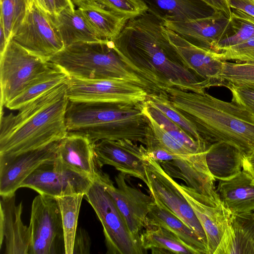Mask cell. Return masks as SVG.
Wrapping results in <instances>:
<instances>
[{
    "instance_id": "obj_28",
    "label": "cell",
    "mask_w": 254,
    "mask_h": 254,
    "mask_svg": "<svg viewBox=\"0 0 254 254\" xmlns=\"http://www.w3.org/2000/svg\"><path fill=\"white\" fill-rule=\"evenodd\" d=\"M140 239L143 249L153 254H195L176 234L159 225H146Z\"/></svg>"
},
{
    "instance_id": "obj_16",
    "label": "cell",
    "mask_w": 254,
    "mask_h": 254,
    "mask_svg": "<svg viewBox=\"0 0 254 254\" xmlns=\"http://www.w3.org/2000/svg\"><path fill=\"white\" fill-rule=\"evenodd\" d=\"M94 148L99 167L112 166L118 171L148 184L146 163L148 155L144 145H137L129 139H103L95 143Z\"/></svg>"
},
{
    "instance_id": "obj_38",
    "label": "cell",
    "mask_w": 254,
    "mask_h": 254,
    "mask_svg": "<svg viewBox=\"0 0 254 254\" xmlns=\"http://www.w3.org/2000/svg\"><path fill=\"white\" fill-rule=\"evenodd\" d=\"M217 56L222 61L235 60L245 63L254 64V37L229 47L217 53Z\"/></svg>"
},
{
    "instance_id": "obj_21",
    "label": "cell",
    "mask_w": 254,
    "mask_h": 254,
    "mask_svg": "<svg viewBox=\"0 0 254 254\" xmlns=\"http://www.w3.org/2000/svg\"><path fill=\"white\" fill-rule=\"evenodd\" d=\"M94 144L85 134L68 132L59 142L56 159L65 167L94 180L102 172L95 161Z\"/></svg>"
},
{
    "instance_id": "obj_29",
    "label": "cell",
    "mask_w": 254,
    "mask_h": 254,
    "mask_svg": "<svg viewBox=\"0 0 254 254\" xmlns=\"http://www.w3.org/2000/svg\"><path fill=\"white\" fill-rule=\"evenodd\" d=\"M76 5L105 39L113 40L128 21L89 0H84Z\"/></svg>"
},
{
    "instance_id": "obj_32",
    "label": "cell",
    "mask_w": 254,
    "mask_h": 254,
    "mask_svg": "<svg viewBox=\"0 0 254 254\" xmlns=\"http://www.w3.org/2000/svg\"><path fill=\"white\" fill-rule=\"evenodd\" d=\"M83 194L56 197L61 213L64 237L65 254H72L74 236Z\"/></svg>"
},
{
    "instance_id": "obj_23",
    "label": "cell",
    "mask_w": 254,
    "mask_h": 254,
    "mask_svg": "<svg viewBox=\"0 0 254 254\" xmlns=\"http://www.w3.org/2000/svg\"><path fill=\"white\" fill-rule=\"evenodd\" d=\"M154 198L155 202L147 215L145 225L164 227L176 234L195 254H209L208 247L196 234L159 200Z\"/></svg>"
},
{
    "instance_id": "obj_9",
    "label": "cell",
    "mask_w": 254,
    "mask_h": 254,
    "mask_svg": "<svg viewBox=\"0 0 254 254\" xmlns=\"http://www.w3.org/2000/svg\"><path fill=\"white\" fill-rule=\"evenodd\" d=\"M29 254H65L61 213L56 199L39 194L32 203Z\"/></svg>"
},
{
    "instance_id": "obj_1",
    "label": "cell",
    "mask_w": 254,
    "mask_h": 254,
    "mask_svg": "<svg viewBox=\"0 0 254 254\" xmlns=\"http://www.w3.org/2000/svg\"><path fill=\"white\" fill-rule=\"evenodd\" d=\"M163 26V21L147 11L129 19L112 41L126 64L160 92L173 87L204 93L209 84L186 67Z\"/></svg>"
},
{
    "instance_id": "obj_11",
    "label": "cell",
    "mask_w": 254,
    "mask_h": 254,
    "mask_svg": "<svg viewBox=\"0 0 254 254\" xmlns=\"http://www.w3.org/2000/svg\"><path fill=\"white\" fill-rule=\"evenodd\" d=\"M67 84L70 102L137 104L146 101L148 95L142 87L121 79L70 77Z\"/></svg>"
},
{
    "instance_id": "obj_10",
    "label": "cell",
    "mask_w": 254,
    "mask_h": 254,
    "mask_svg": "<svg viewBox=\"0 0 254 254\" xmlns=\"http://www.w3.org/2000/svg\"><path fill=\"white\" fill-rule=\"evenodd\" d=\"M148 155L156 160L172 178L184 180L188 187L214 200H220L214 186L215 178L206 160L207 152L193 155L170 153L152 143L146 147Z\"/></svg>"
},
{
    "instance_id": "obj_31",
    "label": "cell",
    "mask_w": 254,
    "mask_h": 254,
    "mask_svg": "<svg viewBox=\"0 0 254 254\" xmlns=\"http://www.w3.org/2000/svg\"><path fill=\"white\" fill-rule=\"evenodd\" d=\"M229 29L216 47L219 53L233 46L254 37V17L237 9L231 8Z\"/></svg>"
},
{
    "instance_id": "obj_24",
    "label": "cell",
    "mask_w": 254,
    "mask_h": 254,
    "mask_svg": "<svg viewBox=\"0 0 254 254\" xmlns=\"http://www.w3.org/2000/svg\"><path fill=\"white\" fill-rule=\"evenodd\" d=\"M150 12L162 20L187 21L202 18L215 11L201 0H143Z\"/></svg>"
},
{
    "instance_id": "obj_47",
    "label": "cell",
    "mask_w": 254,
    "mask_h": 254,
    "mask_svg": "<svg viewBox=\"0 0 254 254\" xmlns=\"http://www.w3.org/2000/svg\"><path fill=\"white\" fill-rule=\"evenodd\" d=\"M243 169L248 171L254 177V165H248L243 163Z\"/></svg>"
},
{
    "instance_id": "obj_33",
    "label": "cell",
    "mask_w": 254,
    "mask_h": 254,
    "mask_svg": "<svg viewBox=\"0 0 254 254\" xmlns=\"http://www.w3.org/2000/svg\"><path fill=\"white\" fill-rule=\"evenodd\" d=\"M142 104L159 125L191 154H200L207 151L210 144L204 141H198L192 138L147 100Z\"/></svg>"
},
{
    "instance_id": "obj_45",
    "label": "cell",
    "mask_w": 254,
    "mask_h": 254,
    "mask_svg": "<svg viewBox=\"0 0 254 254\" xmlns=\"http://www.w3.org/2000/svg\"><path fill=\"white\" fill-rule=\"evenodd\" d=\"M43 11L50 14L44 0H32ZM51 15V14H50Z\"/></svg>"
},
{
    "instance_id": "obj_42",
    "label": "cell",
    "mask_w": 254,
    "mask_h": 254,
    "mask_svg": "<svg viewBox=\"0 0 254 254\" xmlns=\"http://www.w3.org/2000/svg\"><path fill=\"white\" fill-rule=\"evenodd\" d=\"M231 8L240 10L254 17V0H227Z\"/></svg>"
},
{
    "instance_id": "obj_34",
    "label": "cell",
    "mask_w": 254,
    "mask_h": 254,
    "mask_svg": "<svg viewBox=\"0 0 254 254\" xmlns=\"http://www.w3.org/2000/svg\"><path fill=\"white\" fill-rule=\"evenodd\" d=\"M147 100L192 138L198 141L206 142L201 137L194 125L173 106L166 92L149 94Z\"/></svg>"
},
{
    "instance_id": "obj_27",
    "label": "cell",
    "mask_w": 254,
    "mask_h": 254,
    "mask_svg": "<svg viewBox=\"0 0 254 254\" xmlns=\"http://www.w3.org/2000/svg\"><path fill=\"white\" fill-rule=\"evenodd\" d=\"M69 78L66 72L53 63L49 69L33 79L4 107L11 110H18L51 89L66 82Z\"/></svg>"
},
{
    "instance_id": "obj_19",
    "label": "cell",
    "mask_w": 254,
    "mask_h": 254,
    "mask_svg": "<svg viewBox=\"0 0 254 254\" xmlns=\"http://www.w3.org/2000/svg\"><path fill=\"white\" fill-rule=\"evenodd\" d=\"M163 30L187 68L210 87L224 85L220 79L223 61L217 53L193 45L164 25Z\"/></svg>"
},
{
    "instance_id": "obj_44",
    "label": "cell",
    "mask_w": 254,
    "mask_h": 254,
    "mask_svg": "<svg viewBox=\"0 0 254 254\" xmlns=\"http://www.w3.org/2000/svg\"><path fill=\"white\" fill-rule=\"evenodd\" d=\"M9 42L7 41L2 23L0 21V55H2L6 49Z\"/></svg>"
},
{
    "instance_id": "obj_17",
    "label": "cell",
    "mask_w": 254,
    "mask_h": 254,
    "mask_svg": "<svg viewBox=\"0 0 254 254\" xmlns=\"http://www.w3.org/2000/svg\"><path fill=\"white\" fill-rule=\"evenodd\" d=\"M60 141L16 155L0 156V195L15 193L35 169L55 159Z\"/></svg>"
},
{
    "instance_id": "obj_7",
    "label": "cell",
    "mask_w": 254,
    "mask_h": 254,
    "mask_svg": "<svg viewBox=\"0 0 254 254\" xmlns=\"http://www.w3.org/2000/svg\"><path fill=\"white\" fill-rule=\"evenodd\" d=\"M52 65L11 39L0 55V110Z\"/></svg>"
},
{
    "instance_id": "obj_43",
    "label": "cell",
    "mask_w": 254,
    "mask_h": 254,
    "mask_svg": "<svg viewBox=\"0 0 254 254\" xmlns=\"http://www.w3.org/2000/svg\"><path fill=\"white\" fill-rule=\"evenodd\" d=\"M215 11H221L230 18L231 8L227 0H201Z\"/></svg>"
},
{
    "instance_id": "obj_18",
    "label": "cell",
    "mask_w": 254,
    "mask_h": 254,
    "mask_svg": "<svg viewBox=\"0 0 254 254\" xmlns=\"http://www.w3.org/2000/svg\"><path fill=\"white\" fill-rule=\"evenodd\" d=\"M163 25L198 47L215 52L216 47L229 29L230 19L221 11L187 21L162 20Z\"/></svg>"
},
{
    "instance_id": "obj_13",
    "label": "cell",
    "mask_w": 254,
    "mask_h": 254,
    "mask_svg": "<svg viewBox=\"0 0 254 254\" xmlns=\"http://www.w3.org/2000/svg\"><path fill=\"white\" fill-rule=\"evenodd\" d=\"M94 180L72 171L56 158L35 169L22 183L20 188L31 189L41 195L54 197L85 194Z\"/></svg>"
},
{
    "instance_id": "obj_2",
    "label": "cell",
    "mask_w": 254,
    "mask_h": 254,
    "mask_svg": "<svg viewBox=\"0 0 254 254\" xmlns=\"http://www.w3.org/2000/svg\"><path fill=\"white\" fill-rule=\"evenodd\" d=\"M67 82L27 104L16 114L0 112V156L16 155L65 137L69 102Z\"/></svg>"
},
{
    "instance_id": "obj_3",
    "label": "cell",
    "mask_w": 254,
    "mask_h": 254,
    "mask_svg": "<svg viewBox=\"0 0 254 254\" xmlns=\"http://www.w3.org/2000/svg\"><path fill=\"white\" fill-rule=\"evenodd\" d=\"M173 106L195 127L208 144L224 142L248 157L254 151V117L235 101L226 102L205 92L170 87L165 90Z\"/></svg>"
},
{
    "instance_id": "obj_22",
    "label": "cell",
    "mask_w": 254,
    "mask_h": 254,
    "mask_svg": "<svg viewBox=\"0 0 254 254\" xmlns=\"http://www.w3.org/2000/svg\"><path fill=\"white\" fill-rule=\"evenodd\" d=\"M216 190L232 214L254 211V177L246 170L230 180L219 181Z\"/></svg>"
},
{
    "instance_id": "obj_39",
    "label": "cell",
    "mask_w": 254,
    "mask_h": 254,
    "mask_svg": "<svg viewBox=\"0 0 254 254\" xmlns=\"http://www.w3.org/2000/svg\"><path fill=\"white\" fill-rule=\"evenodd\" d=\"M233 100L244 107L254 117V83H226Z\"/></svg>"
},
{
    "instance_id": "obj_5",
    "label": "cell",
    "mask_w": 254,
    "mask_h": 254,
    "mask_svg": "<svg viewBox=\"0 0 254 254\" xmlns=\"http://www.w3.org/2000/svg\"><path fill=\"white\" fill-rule=\"evenodd\" d=\"M49 61L70 77L84 79H121L142 87L148 94L160 92L126 64L113 42L108 39L73 43L53 56Z\"/></svg>"
},
{
    "instance_id": "obj_14",
    "label": "cell",
    "mask_w": 254,
    "mask_h": 254,
    "mask_svg": "<svg viewBox=\"0 0 254 254\" xmlns=\"http://www.w3.org/2000/svg\"><path fill=\"white\" fill-rule=\"evenodd\" d=\"M127 176L120 172L115 177L117 187L107 174L102 172L100 180L124 217L130 233L141 245L140 236L144 229L150 207L155 201L152 195H147L128 185Z\"/></svg>"
},
{
    "instance_id": "obj_46",
    "label": "cell",
    "mask_w": 254,
    "mask_h": 254,
    "mask_svg": "<svg viewBox=\"0 0 254 254\" xmlns=\"http://www.w3.org/2000/svg\"><path fill=\"white\" fill-rule=\"evenodd\" d=\"M244 163L248 165H254V151L250 155L245 157Z\"/></svg>"
},
{
    "instance_id": "obj_35",
    "label": "cell",
    "mask_w": 254,
    "mask_h": 254,
    "mask_svg": "<svg viewBox=\"0 0 254 254\" xmlns=\"http://www.w3.org/2000/svg\"><path fill=\"white\" fill-rule=\"evenodd\" d=\"M30 0H0V21L9 41L23 22Z\"/></svg>"
},
{
    "instance_id": "obj_8",
    "label": "cell",
    "mask_w": 254,
    "mask_h": 254,
    "mask_svg": "<svg viewBox=\"0 0 254 254\" xmlns=\"http://www.w3.org/2000/svg\"><path fill=\"white\" fill-rule=\"evenodd\" d=\"M174 183L188 201L207 237L209 254H227L232 239L231 212L214 200L182 184Z\"/></svg>"
},
{
    "instance_id": "obj_6",
    "label": "cell",
    "mask_w": 254,
    "mask_h": 254,
    "mask_svg": "<svg viewBox=\"0 0 254 254\" xmlns=\"http://www.w3.org/2000/svg\"><path fill=\"white\" fill-rule=\"evenodd\" d=\"M101 173L94 180L84 196L102 225L107 254H144L145 251L130 233L124 217L103 185Z\"/></svg>"
},
{
    "instance_id": "obj_49",
    "label": "cell",
    "mask_w": 254,
    "mask_h": 254,
    "mask_svg": "<svg viewBox=\"0 0 254 254\" xmlns=\"http://www.w3.org/2000/svg\"></svg>"
},
{
    "instance_id": "obj_36",
    "label": "cell",
    "mask_w": 254,
    "mask_h": 254,
    "mask_svg": "<svg viewBox=\"0 0 254 254\" xmlns=\"http://www.w3.org/2000/svg\"><path fill=\"white\" fill-rule=\"evenodd\" d=\"M127 20L148 10L143 0H89Z\"/></svg>"
},
{
    "instance_id": "obj_40",
    "label": "cell",
    "mask_w": 254,
    "mask_h": 254,
    "mask_svg": "<svg viewBox=\"0 0 254 254\" xmlns=\"http://www.w3.org/2000/svg\"><path fill=\"white\" fill-rule=\"evenodd\" d=\"M91 246V241L88 232L82 228H77L72 254H89Z\"/></svg>"
},
{
    "instance_id": "obj_30",
    "label": "cell",
    "mask_w": 254,
    "mask_h": 254,
    "mask_svg": "<svg viewBox=\"0 0 254 254\" xmlns=\"http://www.w3.org/2000/svg\"><path fill=\"white\" fill-rule=\"evenodd\" d=\"M232 239L227 254H254V211L232 214Z\"/></svg>"
},
{
    "instance_id": "obj_37",
    "label": "cell",
    "mask_w": 254,
    "mask_h": 254,
    "mask_svg": "<svg viewBox=\"0 0 254 254\" xmlns=\"http://www.w3.org/2000/svg\"><path fill=\"white\" fill-rule=\"evenodd\" d=\"M220 79L224 86L226 83H254V64L223 61Z\"/></svg>"
},
{
    "instance_id": "obj_25",
    "label": "cell",
    "mask_w": 254,
    "mask_h": 254,
    "mask_svg": "<svg viewBox=\"0 0 254 254\" xmlns=\"http://www.w3.org/2000/svg\"><path fill=\"white\" fill-rule=\"evenodd\" d=\"M52 17L64 47L79 42H98L105 40L78 8L64 9Z\"/></svg>"
},
{
    "instance_id": "obj_20",
    "label": "cell",
    "mask_w": 254,
    "mask_h": 254,
    "mask_svg": "<svg viewBox=\"0 0 254 254\" xmlns=\"http://www.w3.org/2000/svg\"><path fill=\"white\" fill-rule=\"evenodd\" d=\"M15 196H0V250L4 254H29L30 230L22 221V203L16 204Z\"/></svg>"
},
{
    "instance_id": "obj_15",
    "label": "cell",
    "mask_w": 254,
    "mask_h": 254,
    "mask_svg": "<svg viewBox=\"0 0 254 254\" xmlns=\"http://www.w3.org/2000/svg\"><path fill=\"white\" fill-rule=\"evenodd\" d=\"M146 176L151 195L156 197L198 236L208 247L205 233L190 205L159 163L148 157Z\"/></svg>"
},
{
    "instance_id": "obj_41",
    "label": "cell",
    "mask_w": 254,
    "mask_h": 254,
    "mask_svg": "<svg viewBox=\"0 0 254 254\" xmlns=\"http://www.w3.org/2000/svg\"><path fill=\"white\" fill-rule=\"evenodd\" d=\"M51 15L55 17L65 8L75 9L70 0H44Z\"/></svg>"
},
{
    "instance_id": "obj_12",
    "label": "cell",
    "mask_w": 254,
    "mask_h": 254,
    "mask_svg": "<svg viewBox=\"0 0 254 254\" xmlns=\"http://www.w3.org/2000/svg\"><path fill=\"white\" fill-rule=\"evenodd\" d=\"M12 39L30 53L49 61L64 45L52 16L30 0L26 16Z\"/></svg>"
},
{
    "instance_id": "obj_26",
    "label": "cell",
    "mask_w": 254,
    "mask_h": 254,
    "mask_svg": "<svg viewBox=\"0 0 254 254\" xmlns=\"http://www.w3.org/2000/svg\"><path fill=\"white\" fill-rule=\"evenodd\" d=\"M245 155L238 148L224 142L212 143L206 155L208 169L219 181L230 180L243 169Z\"/></svg>"
},
{
    "instance_id": "obj_4",
    "label": "cell",
    "mask_w": 254,
    "mask_h": 254,
    "mask_svg": "<svg viewBox=\"0 0 254 254\" xmlns=\"http://www.w3.org/2000/svg\"><path fill=\"white\" fill-rule=\"evenodd\" d=\"M65 119L68 132L85 134L94 143L129 139L146 146L151 132L142 103L69 101Z\"/></svg>"
},
{
    "instance_id": "obj_48",
    "label": "cell",
    "mask_w": 254,
    "mask_h": 254,
    "mask_svg": "<svg viewBox=\"0 0 254 254\" xmlns=\"http://www.w3.org/2000/svg\"><path fill=\"white\" fill-rule=\"evenodd\" d=\"M73 4L75 5L78 3L84 0H70Z\"/></svg>"
}]
</instances>
